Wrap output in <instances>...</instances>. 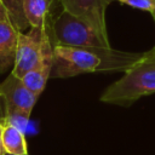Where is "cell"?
Listing matches in <instances>:
<instances>
[{
  "mask_svg": "<svg viewBox=\"0 0 155 155\" xmlns=\"http://www.w3.org/2000/svg\"><path fill=\"white\" fill-rule=\"evenodd\" d=\"M143 53L126 52L113 47L76 48L53 46V65L50 78L67 79L94 71H126Z\"/></svg>",
  "mask_w": 155,
  "mask_h": 155,
  "instance_id": "obj_1",
  "label": "cell"
},
{
  "mask_svg": "<svg viewBox=\"0 0 155 155\" xmlns=\"http://www.w3.org/2000/svg\"><path fill=\"white\" fill-rule=\"evenodd\" d=\"M155 93V45L142 54L122 78L109 85L101 94L108 104L130 107L140 97Z\"/></svg>",
  "mask_w": 155,
  "mask_h": 155,
  "instance_id": "obj_2",
  "label": "cell"
},
{
  "mask_svg": "<svg viewBox=\"0 0 155 155\" xmlns=\"http://www.w3.org/2000/svg\"><path fill=\"white\" fill-rule=\"evenodd\" d=\"M51 39L53 46L59 45L76 48L111 47L110 44H107L92 27L65 10H62V12L52 19Z\"/></svg>",
  "mask_w": 155,
  "mask_h": 155,
  "instance_id": "obj_3",
  "label": "cell"
},
{
  "mask_svg": "<svg viewBox=\"0 0 155 155\" xmlns=\"http://www.w3.org/2000/svg\"><path fill=\"white\" fill-rule=\"evenodd\" d=\"M0 96L6 107L5 124L13 125L24 132L38 96L25 86L21 78L12 73L0 82Z\"/></svg>",
  "mask_w": 155,
  "mask_h": 155,
  "instance_id": "obj_4",
  "label": "cell"
},
{
  "mask_svg": "<svg viewBox=\"0 0 155 155\" xmlns=\"http://www.w3.org/2000/svg\"><path fill=\"white\" fill-rule=\"evenodd\" d=\"M51 23L52 21L42 28H29L27 33H19L16 59L11 71L13 75L22 79L36 67L41 56L44 39L51 28Z\"/></svg>",
  "mask_w": 155,
  "mask_h": 155,
  "instance_id": "obj_5",
  "label": "cell"
},
{
  "mask_svg": "<svg viewBox=\"0 0 155 155\" xmlns=\"http://www.w3.org/2000/svg\"><path fill=\"white\" fill-rule=\"evenodd\" d=\"M113 0H59L63 10L92 27L96 33L109 44L105 10Z\"/></svg>",
  "mask_w": 155,
  "mask_h": 155,
  "instance_id": "obj_6",
  "label": "cell"
},
{
  "mask_svg": "<svg viewBox=\"0 0 155 155\" xmlns=\"http://www.w3.org/2000/svg\"><path fill=\"white\" fill-rule=\"evenodd\" d=\"M52 65H53V42L51 39V28H50L48 33L44 39L41 56L36 67L22 78L25 86L38 97L42 93L46 82L51 76Z\"/></svg>",
  "mask_w": 155,
  "mask_h": 155,
  "instance_id": "obj_7",
  "label": "cell"
},
{
  "mask_svg": "<svg viewBox=\"0 0 155 155\" xmlns=\"http://www.w3.org/2000/svg\"><path fill=\"white\" fill-rule=\"evenodd\" d=\"M19 33L8 21L0 22V73L15 64Z\"/></svg>",
  "mask_w": 155,
  "mask_h": 155,
  "instance_id": "obj_8",
  "label": "cell"
},
{
  "mask_svg": "<svg viewBox=\"0 0 155 155\" xmlns=\"http://www.w3.org/2000/svg\"><path fill=\"white\" fill-rule=\"evenodd\" d=\"M54 0H23V13L30 28H42L52 19L50 10Z\"/></svg>",
  "mask_w": 155,
  "mask_h": 155,
  "instance_id": "obj_9",
  "label": "cell"
},
{
  "mask_svg": "<svg viewBox=\"0 0 155 155\" xmlns=\"http://www.w3.org/2000/svg\"><path fill=\"white\" fill-rule=\"evenodd\" d=\"M2 144L6 154L28 155L24 132L13 125L5 124L2 128Z\"/></svg>",
  "mask_w": 155,
  "mask_h": 155,
  "instance_id": "obj_10",
  "label": "cell"
},
{
  "mask_svg": "<svg viewBox=\"0 0 155 155\" xmlns=\"http://www.w3.org/2000/svg\"><path fill=\"white\" fill-rule=\"evenodd\" d=\"M8 16V21L11 24L19 31H24L30 28L24 13H23V0H1Z\"/></svg>",
  "mask_w": 155,
  "mask_h": 155,
  "instance_id": "obj_11",
  "label": "cell"
},
{
  "mask_svg": "<svg viewBox=\"0 0 155 155\" xmlns=\"http://www.w3.org/2000/svg\"><path fill=\"white\" fill-rule=\"evenodd\" d=\"M116 1L126 4L131 7L149 12L153 16V19L155 22V0H116Z\"/></svg>",
  "mask_w": 155,
  "mask_h": 155,
  "instance_id": "obj_12",
  "label": "cell"
},
{
  "mask_svg": "<svg viewBox=\"0 0 155 155\" xmlns=\"http://www.w3.org/2000/svg\"><path fill=\"white\" fill-rule=\"evenodd\" d=\"M0 121L4 124L6 121V107H5V103L1 96H0Z\"/></svg>",
  "mask_w": 155,
  "mask_h": 155,
  "instance_id": "obj_13",
  "label": "cell"
},
{
  "mask_svg": "<svg viewBox=\"0 0 155 155\" xmlns=\"http://www.w3.org/2000/svg\"><path fill=\"white\" fill-rule=\"evenodd\" d=\"M4 21H8V16H7V11L2 4V1L0 0V22H4ZM10 22V21H8ZM11 23V22H10Z\"/></svg>",
  "mask_w": 155,
  "mask_h": 155,
  "instance_id": "obj_14",
  "label": "cell"
},
{
  "mask_svg": "<svg viewBox=\"0 0 155 155\" xmlns=\"http://www.w3.org/2000/svg\"><path fill=\"white\" fill-rule=\"evenodd\" d=\"M4 122L0 121V155H4L6 154L5 153V149H4V144H2V128H4Z\"/></svg>",
  "mask_w": 155,
  "mask_h": 155,
  "instance_id": "obj_15",
  "label": "cell"
},
{
  "mask_svg": "<svg viewBox=\"0 0 155 155\" xmlns=\"http://www.w3.org/2000/svg\"><path fill=\"white\" fill-rule=\"evenodd\" d=\"M4 155H10V154H4Z\"/></svg>",
  "mask_w": 155,
  "mask_h": 155,
  "instance_id": "obj_16",
  "label": "cell"
}]
</instances>
